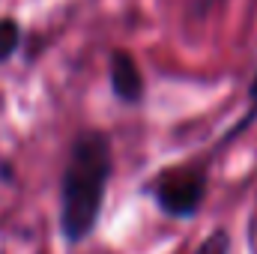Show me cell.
<instances>
[{"label":"cell","mask_w":257,"mask_h":254,"mask_svg":"<svg viewBox=\"0 0 257 254\" xmlns=\"http://www.w3.org/2000/svg\"><path fill=\"white\" fill-rule=\"evenodd\" d=\"M114 177V141L105 129H81L66 153L57 186V227L66 245H81L93 236L108 186Z\"/></svg>","instance_id":"1"},{"label":"cell","mask_w":257,"mask_h":254,"mask_svg":"<svg viewBox=\"0 0 257 254\" xmlns=\"http://www.w3.org/2000/svg\"><path fill=\"white\" fill-rule=\"evenodd\" d=\"M147 191L153 194L156 206L168 218L189 221L200 212V206L209 194V159H203V162L194 159V162L162 168L147 183Z\"/></svg>","instance_id":"2"},{"label":"cell","mask_w":257,"mask_h":254,"mask_svg":"<svg viewBox=\"0 0 257 254\" xmlns=\"http://www.w3.org/2000/svg\"><path fill=\"white\" fill-rule=\"evenodd\" d=\"M108 87L120 105H141L147 96V81L138 57L128 48H114L108 54Z\"/></svg>","instance_id":"3"},{"label":"cell","mask_w":257,"mask_h":254,"mask_svg":"<svg viewBox=\"0 0 257 254\" xmlns=\"http://www.w3.org/2000/svg\"><path fill=\"white\" fill-rule=\"evenodd\" d=\"M21 39H24V33H21V21L12 18V15H0V66L9 63V60L18 54Z\"/></svg>","instance_id":"4"},{"label":"cell","mask_w":257,"mask_h":254,"mask_svg":"<svg viewBox=\"0 0 257 254\" xmlns=\"http://www.w3.org/2000/svg\"><path fill=\"white\" fill-rule=\"evenodd\" d=\"M254 120H257V69H254V75H251V81H248V114H245V117H242L233 129H230V132H227V138L221 141V147H227L230 141H236V138L251 126Z\"/></svg>","instance_id":"5"},{"label":"cell","mask_w":257,"mask_h":254,"mask_svg":"<svg viewBox=\"0 0 257 254\" xmlns=\"http://www.w3.org/2000/svg\"><path fill=\"white\" fill-rule=\"evenodd\" d=\"M192 254H230V230H224V227L209 230Z\"/></svg>","instance_id":"6"}]
</instances>
